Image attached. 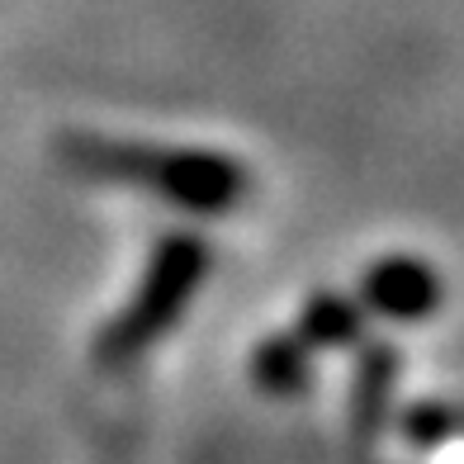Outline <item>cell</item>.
<instances>
[{"mask_svg": "<svg viewBox=\"0 0 464 464\" xmlns=\"http://www.w3.org/2000/svg\"><path fill=\"white\" fill-rule=\"evenodd\" d=\"M57 157L67 171L100 180V185H129L161 204L195 218H227L251 195V171L214 147H171V142H142V138H104V133H67L57 142Z\"/></svg>", "mask_w": 464, "mask_h": 464, "instance_id": "obj_1", "label": "cell"}, {"mask_svg": "<svg viewBox=\"0 0 464 464\" xmlns=\"http://www.w3.org/2000/svg\"><path fill=\"white\" fill-rule=\"evenodd\" d=\"M208 270H214V246L199 232H166V237H157V246L147 251V266L129 294V304L100 327L95 361L104 370L138 365L185 318V308L204 289Z\"/></svg>", "mask_w": 464, "mask_h": 464, "instance_id": "obj_2", "label": "cell"}, {"mask_svg": "<svg viewBox=\"0 0 464 464\" xmlns=\"http://www.w3.org/2000/svg\"><path fill=\"white\" fill-rule=\"evenodd\" d=\"M440 304H446V285H440L436 266L412 251L379 256L361 276V308L384 323H427Z\"/></svg>", "mask_w": 464, "mask_h": 464, "instance_id": "obj_3", "label": "cell"}, {"mask_svg": "<svg viewBox=\"0 0 464 464\" xmlns=\"http://www.w3.org/2000/svg\"><path fill=\"white\" fill-rule=\"evenodd\" d=\"M398 351L384 342H361L355 346V370H351V393H346V421L351 436L370 446L393 421V393H398Z\"/></svg>", "mask_w": 464, "mask_h": 464, "instance_id": "obj_4", "label": "cell"}, {"mask_svg": "<svg viewBox=\"0 0 464 464\" xmlns=\"http://www.w3.org/2000/svg\"><path fill=\"white\" fill-rule=\"evenodd\" d=\"M313 351L299 332H276V336H261L256 351H251V384L270 398H304L313 389V379H318V361H313Z\"/></svg>", "mask_w": 464, "mask_h": 464, "instance_id": "obj_5", "label": "cell"}, {"mask_svg": "<svg viewBox=\"0 0 464 464\" xmlns=\"http://www.w3.org/2000/svg\"><path fill=\"white\" fill-rule=\"evenodd\" d=\"M294 332H299L313 351H355L365 342V308H361V299H351V294L318 289L299 304Z\"/></svg>", "mask_w": 464, "mask_h": 464, "instance_id": "obj_6", "label": "cell"}, {"mask_svg": "<svg viewBox=\"0 0 464 464\" xmlns=\"http://www.w3.org/2000/svg\"><path fill=\"white\" fill-rule=\"evenodd\" d=\"M464 427L459 412L450 403H436V398H421V403H408L398 412V436L408 440L412 450H436Z\"/></svg>", "mask_w": 464, "mask_h": 464, "instance_id": "obj_7", "label": "cell"}]
</instances>
